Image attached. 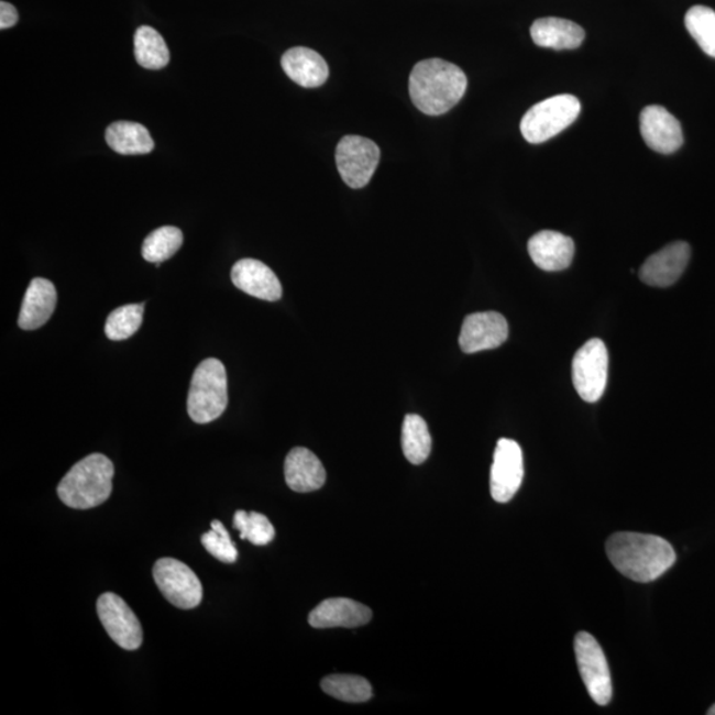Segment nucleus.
<instances>
[{
  "label": "nucleus",
  "mask_w": 715,
  "mask_h": 715,
  "mask_svg": "<svg viewBox=\"0 0 715 715\" xmlns=\"http://www.w3.org/2000/svg\"><path fill=\"white\" fill-rule=\"evenodd\" d=\"M153 576L162 595L174 607L193 609L198 607L204 600V587H201L199 578L178 559H158L154 564Z\"/></svg>",
  "instance_id": "6"
},
{
  "label": "nucleus",
  "mask_w": 715,
  "mask_h": 715,
  "mask_svg": "<svg viewBox=\"0 0 715 715\" xmlns=\"http://www.w3.org/2000/svg\"><path fill=\"white\" fill-rule=\"evenodd\" d=\"M581 110V101L572 95H559L538 102L521 121L524 139L535 145L549 141L572 125Z\"/></svg>",
  "instance_id": "5"
},
{
  "label": "nucleus",
  "mask_w": 715,
  "mask_h": 715,
  "mask_svg": "<svg viewBox=\"0 0 715 715\" xmlns=\"http://www.w3.org/2000/svg\"><path fill=\"white\" fill-rule=\"evenodd\" d=\"M640 132L647 145L661 154L678 152L684 143L680 121L666 108L659 106L642 109Z\"/></svg>",
  "instance_id": "14"
},
{
  "label": "nucleus",
  "mask_w": 715,
  "mask_h": 715,
  "mask_svg": "<svg viewBox=\"0 0 715 715\" xmlns=\"http://www.w3.org/2000/svg\"><path fill=\"white\" fill-rule=\"evenodd\" d=\"M608 361L606 344L597 338L578 350L572 361V382L584 402L595 403L606 392Z\"/></svg>",
  "instance_id": "7"
},
{
  "label": "nucleus",
  "mask_w": 715,
  "mask_h": 715,
  "mask_svg": "<svg viewBox=\"0 0 715 715\" xmlns=\"http://www.w3.org/2000/svg\"><path fill=\"white\" fill-rule=\"evenodd\" d=\"M707 714L708 715H715V704L711 708H708Z\"/></svg>",
  "instance_id": "32"
},
{
  "label": "nucleus",
  "mask_w": 715,
  "mask_h": 715,
  "mask_svg": "<svg viewBox=\"0 0 715 715\" xmlns=\"http://www.w3.org/2000/svg\"><path fill=\"white\" fill-rule=\"evenodd\" d=\"M284 472L286 484L297 493L315 492L327 483V471L321 460L307 448L297 447L288 453Z\"/></svg>",
  "instance_id": "18"
},
{
  "label": "nucleus",
  "mask_w": 715,
  "mask_h": 715,
  "mask_svg": "<svg viewBox=\"0 0 715 715\" xmlns=\"http://www.w3.org/2000/svg\"><path fill=\"white\" fill-rule=\"evenodd\" d=\"M685 25L700 48L715 58V11L705 6H694L686 12Z\"/></svg>",
  "instance_id": "27"
},
{
  "label": "nucleus",
  "mask_w": 715,
  "mask_h": 715,
  "mask_svg": "<svg viewBox=\"0 0 715 715\" xmlns=\"http://www.w3.org/2000/svg\"><path fill=\"white\" fill-rule=\"evenodd\" d=\"M135 61L146 69H162L170 62L165 38L157 30L142 25L134 35Z\"/></svg>",
  "instance_id": "23"
},
{
  "label": "nucleus",
  "mask_w": 715,
  "mask_h": 715,
  "mask_svg": "<svg viewBox=\"0 0 715 715\" xmlns=\"http://www.w3.org/2000/svg\"><path fill=\"white\" fill-rule=\"evenodd\" d=\"M372 617V609L365 604L348 597H334V600L323 601L311 610L309 624L318 629L355 628L365 626Z\"/></svg>",
  "instance_id": "16"
},
{
  "label": "nucleus",
  "mask_w": 715,
  "mask_h": 715,
  "mask_svg": "<svg viewBox=\"0 0 715 715\" xmlns=\"http://www.w3.org/2000/svg\"><path fill=\"white\" fill-rule=\"evenodd\" d=\"M114 465L106 454L92 453L65 474L57 486L58 498L72 509L100 506L113 492Z\"/></svg>",
  "instance_id": "3"
},
{
  "label": "nucleus",
  "mask_w": 715,
  "mask_h": 715,
  "mask_svg": "<svg viewBox=\"0 0 715 715\" xmlns=\"http://www.w3.org/2000/svg\"><path fill=\"white\" fill-rule=\"evenodd\" d=\"M232 283L244 294L275 302L283 296V286L268 265L255 258H243L233 265Z\"/></svg>",
  "instance_id": "15"
},
{
  "label": "nucleus",
  "mask_w": 715,
  "mask_h": 715,
  "mask_svg": "<svg viewBox=\"0 0 715 715\" xmlns=\"http://www.w3.org/2000/svg\"><path fill=\"white\" fill-rule=\"evenodd\" d=\"M184 244V233L177 227L165 226L155 230L142 245V256L148 263H164Z\"/></svg>",
  "instance_id": "26"
},
{
  "label": "nucleus",
  "mask_w": 715,
  "mask_h": 715,
  "mask_svg": "<svg viewBox=\"0 0 715 715\" xmlns=\"http://www.w3.org/2000/svg\"><path fill=\"white\" fill-rule=\"evenodd\" d=\"M97 615L110 639L127 651L142 646L143 632L139 617L127 602L113 593L102 594L97 601Z\"/></svg>",
  "instance_id": "10"
},
{
  "label": "nucleus",
  "mask_w": 715,
  "mask_h": 715,
  "mask_svg": "<svg viewBox=\"0 0 715 715\" xmlns=\"http://www.w3.org/2000/svg\"><path fill=\"white\" fill-rule=\"evenodd\" d=\"M529 255L538 266L546 272L568 270L574 258V240L557 231L536 233L528 243Z\"/></svg>",
  "instance_id": "17"
},
{
  "label": "nucleus",
  "mask_w": 715,
  "mask_h": 715,
  "mask_svg": "<svg viewBox=\"0 0 715 715\" xmlns=\"http://www.w3.org/2000/svg\"><path fill=\"white\" fill-rule=\"evenodd\" d=\"M145 305L134 304L117 308L109 315L106 324V334L109 340L123 341L133 337L141 328Z\"/></svg>",
  "instance_id": "28"
},
{
  "label": "nucleus",
  "mask_w": 715,
  "mask_h": 715,
  "mask_svg": "<svg viewBox=\"0 0 715 715\" xmlns=\"http://www.w3.org/2000/svg\"><path fill=\"white\" fill-rule=\"evenodd\" d=\"M57 304L55 285L42 277L32 279L25 292L18 324L23 330H36L50 321Z\"/></svg>",
  "instance_id": "20"
},
{
  "label": "nucleus",
  "mask_w": 715,
  "mask_h": 715,
  "mask_svg": "<svg viewBox=\"0 0 715 715\" xmlns=\"http://www.w3.org/2000/svg\"><path fill=\"white\" fill-rule=\"evenodd\" d=\"M282 67L298 86L304 88H318L327 82L329 67L318 52L307 47H295L285 52L282 57Z\"/></svg>",
  "instance_id": "19"
},
{
  "label": "nucleus",
  "mask_w": 715,
  "mask_h": 715,
  "mask_svg": "<svg viewBox=\"0 0 715 715\" xmlns=\"http://www.w3.org/2000/svg\"><path fill=\"white\" fill-rule=\"evenodd\" d=\"M466 87L463 69L441 58H427L416 64L408 81L414 106L427 116L450 112L463 99Z\"/></svg>",
  "instance_id": "2"
},
{
  "label": "nucleus",
  "mask_w": 715,
  "mask_h": 715,
  "mask_svg": "<svg viewBox=\"0 0 715 715\" xmlns=\"http://www.w3.org/2000/svg\"><path fill=\"white\" fill-rule=\"evenodd\" d=\"M106 140L110 148L122 155H142L154 151L155 143L141 123L117 121L109 125Z\"/></svg>",
  "instance_id": "22"
},
{
  "label": "nucleus",
  "mask_w": 715,
  "mask_h": 715,
  "mask_svg": "<svg viewBox=\"0 0 715 715\" xmlns=\"http://www.w3.org/2000/svg\"><path fill=\"white\" fill-rule=\"evenodd\" d=\"M402 448L406 459L414 465H420L428 459L432 450V438L421 416H406L402 429Z\"/></svg>",
  "instance_id": "24"
},
{
  "label": "nucleus",
  "mask_w": 715,
  "mask_h": 715,
  "mask_svg": "<svg viewBox=\"0 0 715 715\" xmlns=\"http://www.w3.org/2000/svg\"><path fill=\"white\" fill-rule=\"evenodd\" d=\"M575 656L578 667L586 685L590 697L597 705L606 706L613 698V681L606 656L600 642L587 632H580L575 637Z\"/></svg>",
  "instance_id": "9"
},
{
  "label": "nucleus",
  "mask_w": 715,
  "mask_h": 715,
  "mask_svg": "<svg viewBox=\"0 0 715 715\" xmlns=\"http://www.w3.org/2000/svg\"><path fill=\"white\" fill-rule=\"evenodd\" d=\"M233 528L240 531V538L256 546L271 543L276 535L270 519L257 512L238 510L233 517Z\"/></svg>",
  "instance_id": "29"
},
{
  "label": "nucleus",
  "mask_w": 715,
  "mask_h": 715,
  "mask_svg": "<svg viewBox=\"0 0 715 715\" xmlns=\"http://www.w3.org/2000/svg\"><path fill=\"white\" fill-rule=\"evenodd\" d=\"M381 151L372 140L346 135L338 143L336 162L341 178L351 188H362L372 180L380 165Z\"/></svg>",
  "instance_id": "8"
},
{
  "label": "nucleus",
  "mask_w": 715,
  "mask_h": 715,
  "mask_svg": "<svg viewBox=\"0 0 715 715\" xmlns=\"http://www.w3.org/2000/svg\"><path fill=\"white\" fill-rule=\"evenodd\" d=\"M201 544L210 554L220 562L233 563L239 557L237 546L233 544L230 532L218 519L211 522V530L200 538Z\"/></svg>",
  "instance_id": "30"
},
{
  "label": "nucleus",
  "mask_w": 715,
  "mask_h": 715,
  "mask_svg": "<svg viewBox=\"0 0 715 715\" xmlns=\"http://www.w3.org/2000/svg\"><path fill=\"white\" fill-rule=\"evenodd\" d=\"M508 321L496 311H484L465 318L459 338L461 350L466 354L493 350L508 340Z\"/></svg>",
  "instance_id": "12"
},
{
  "label": "nucleus",
  "mask_w": 715,
  "mask_h": 715,
  "mask_svg": "<svg viewBox=\"0 0 715 715\" xmlns=\"http://www.w3.org/2000/svg\"><path fill=\"white\" fill-rule=\"evenodd\" d=\"M229 406V383L222 362L208 358L195 369L187 411L198 425H207L220 418Z\"/></svg>",
  "instance_id": "4"
},
{
  "label": "nucleus",
  "mask_w": 715,
  "mask_h": 715,
  "mask_svg": "<svg viewBox=\"0 0 715 715\" xmlns=\"http://www.w3.org/2000/svg\"><path fill=\"white\" fill-rule=\"evenodd\" d=\"M691 255V245L685 242H674L664 246L641 265L639 272L641 282L654 288H668L679 282Z\"/></svg>",
  "instance_id": "13"
},
{
  "label": "nucleus",
  "mask_w": 715,
  "mask_h": 715,
  "mask_svg": "<svg viewBox=\"0 0 715 715\" xmlns=\"http://www.w3.org/2000/svg\"><path fill=\"white\" fill-rule=\"evenodd\" d=\"M322 691L336 700L362 704L373 697V688L366 679L353 674H331L321 682Z\"/></svg>",
  "instance_id": "25"
},
{
  "label": "nucleus",
  "mask_w": 715,
  "mask_h": 715,
  "mask_svg": "<svg viewBox=\"0 0 715 715\" xmlns=\"http://www.w3.org/2000/svg\"><path fill=\"white\" fill-rule=\"evenodd\" d=\"M19 21L18 11L9 2L0 3V30L14 28Z\"/></svg>",
  "instance_id": "31"
},
{
  "label": "nucleus",
  "mask_w": 715,
  "mask_h": 715,
  "mask_svg": "<svg viewBox=\"0 0 715 715\" xmlns=\"http://www.w3.org/2000/svg\"><path fill=\"white\" fill-rule=\"evenodd\" d=\"M524 473L521 447L515 440L499 439L491 471L493 499L499 504L509 503L521 487Z\"/></svg>",
  "instance_id": "11"
},
{
  "label": "nucleus",
  "mask_w": 715,
  "mask_h": 715,
  "mask_svg": "<svg viewBox=\"0 0 715 715\" xmlns=\"http://www.w3.org/2000/svg\"><path fill=\"white\" fill-rule=\"evenodd\" d=\"M530 34L538 47L557 51L580 48L586 37L580 24L561 18L538 19Z\"/></svg>",
  "instance_id": "21"
},
{
  "label": "nucleus",
  "mask_w": 715,
  "mask_h": 715,
  "mask_svg": "<svg viewBox=\"0 0 715 715\" xmlns=\"http://www.w3.org/2000/svg\"><path fill=\"white\" fill-rule=\"evenodd\" d=\"M606 550L614 568L639 583L659 580L678 558L673 546L664 538L640 532H616L608 538Z\"/></svg>",
  "instance_id": "1"
}]
</instances>
